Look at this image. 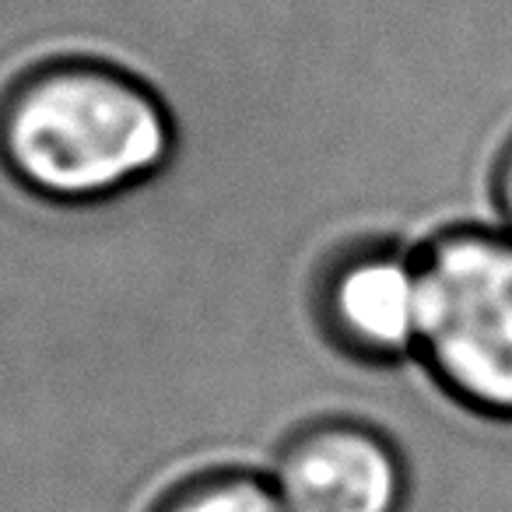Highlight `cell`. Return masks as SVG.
<instances>
[{
	"label": "cell",
	"mask_w": 512,
	"mask_h": 512,
	"mask_svg": "<svg viewBox=\"0 0 512 512\" xmlns=\"http://www.w3.org/2000/svg\"><path fill=\"white\" fill-rule=\"evenodd\" d=\"M0 151L46 197L99 200L155 176L176 151V130L141 81L99 64H60L11 95Z\"/></svg>",
	"instance_id": "1"
},
{
	"label": "cell",
	"mask_w": 512,
	"mask_h": 512,
	"mask_svg": "<svg viewBox=\"0 0 512 512\" xmlns=\"http://www.w3.org/2000/svg\"><path fill=\"white\" fill-rule=\"evenodd\" d=\"M418 260L421 358L463 404L512 418V232L460 228Z\"/></svg>",
	"instance_id": "2"
},
{
	"label": "cell",
	"mask_w": 512,
	"mask_h": 512,
	"mask_svg": "<svg viewBox=\"0 0 512 512\" xmlns=\"http://www.w3.org/2000/svg\"><path fill=\"white\" fill-rule=\"evenodd\" d=\"M274 488L288 512H400L407 477L379 432L320 425L285 453Z\"/></svg>",
	"instance_id": "3"
},
{
	"label": "cell",
	"mask_w": 512,
	"mask_h": 512,
	"mask_svg": "<svg viewBox=\"0 0 512 512\" xmlns=\"http://www.w3.org/2000/svg\"><path fill=\"white\" fill-rule=\"evenodd\" d=\"M323 313L334 337L362 358L400 362L421 355L425 274L407 249H365L327 281Z\"/></svg>",
	"instance_id": "4"
},
{
	"label": "cell",
	"mask_w": 512,
	"mask_h": 512,
	"mask_svg": "<svg viewBox=\"0 0 512 512\" xmlns=\"http://www.w3.org/2000/svg\"><path fill=\"white\" fill-rule=\"evenodd\" d=\"M162 512H288L278 488L256 474H225L176 495Z\"/></svg>",
	"instance_id": "5"
},
{
	"label": "cell",
	"mask_w": 512,
	"mask_h": 512,
	"mask_svg": "<svg viewBox=\"0 0 512 512\" xmlns=\"http://www.w3.org/2000/svg\"><path fill=\"white\" fill-rule=\"evenodd\" d=\"M498 204H502L505 225H509V232H512V155L505 158L502 176H498Z\"/></svg>",
	"instance_id": "6"
}]
</instances>
